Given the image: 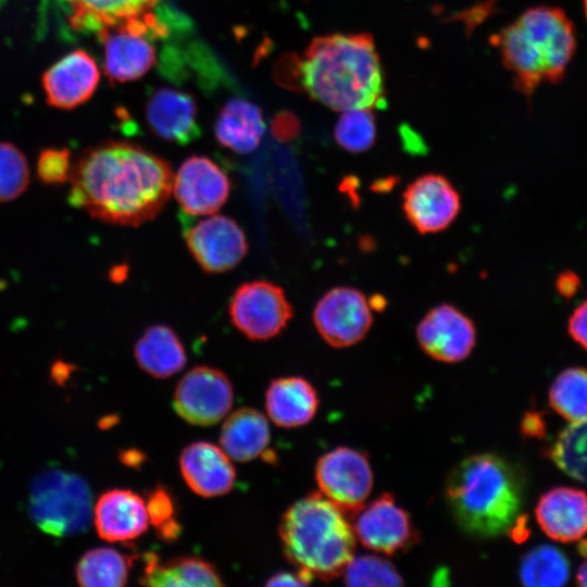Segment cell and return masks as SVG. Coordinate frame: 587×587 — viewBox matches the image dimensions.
<instances>
[{
	"label": "cell",
	"instance_id": "ab89813d",
	"mask_svg": "<svg viewBox=\"0 0 587 587\" xmlns=\"http://www.w3.org/2000/svg\"><path fill=\"white\" fill-rule=\"evenodd\" d=\"M312 576L301 570H298L296 573L291 572H279L271 576L266 586H307L312 580Z\"/></svg>",
	"mask_w": 587,
	"mask_h": 587
},
{
	"label": "cell",
	"instance_id": "d6a6232c",
	"mask_svg": "<svg viewBox=\"0 0 587 587\" xmlns=\"http://www.w3.org/2000/svg\"><path fill=\"white\" fill-rule=\"evenodd\" d=\"M348 586L391 587L403 585V578L386 559L377 555L352 558L342 572Z\"/></svg>",
	"mask_w": 587,
	"mask_h": 587
},
{
	"label": "cell",
	"instance_id": "9a60e30c",
	"mask_svg": "<svg viewBox=\"0 0 587 587\" xmlns=\"http://www.w3.org/2000/svg\"><path fill=\"white\" fill-rule=\"evenodd\" d=\"M354 514V535L370 550L390 555L409 548L417 539L410 515L390 494L378 496Z\"/></svg>",
	"mask_w": 587,
	"mask_h": 587
},
{
	"label": "cell",
	"instance_id": "836d02e7",
	"mask_svg": "<svg viewBox=\"0 0 587 587\" xmlns=\"http://www.w3.org/2000/svg\"><path fill=\"white\" fill-rule=\"evenodd\" d=\"M29 180V166L24 153L13 143L0 141V203L22 196Z\"/></svg>",
	"mask_w": 587,
	"mask_h": 587
},
{
	"label": "cell",
	"instance_id": "4fadbf2b",
	"mask_svg": "<svg viewBox=\"0 0 587 587\" xmlns=\"http://www.w3.org/2000/svg\"><path fill=\"white\" fill-rule=\"evenodd\" d=\"M188 250L200 267L211 274L234 268L248 252L243 229L232 217L215 214L185 229Z\"/></svg>",
	"mask_w": 587,
	"mask_h": 587
},
{
	"label": "cell",
	"instance_id": "1f68e13d",
	"mask_svg": "<svg viewBox=\"0 0 587 587\" xmlns=\"http://www.w3.org/2000/svg\"><path fill=\"white\" fill-rule=\"evenodd\" d=\"M334 137L348 152L360 153L369 150L376 138V123L371 109L341 111L334 127Z\"/></svg>",
	"mask_w": 587,
	"mask_h": 587
},
{
	"label": "cell",
	"instance_id": "e575fe53",
	"mask_svg": "<svg viewBox=\"0 0 587 587\" xmlns=\"http://www.w3.org/2000/svg\"><path fill=\"white\" fill-rule=\"evenodd\" d=\"M146 501L149 523L155 528L158 536L165 541L175 540L182 527L175 516L174 500L170 492L158 486L149 491Z\"/></svg>",
	"mask_w": 587,
	"mask_h": 587
},
{
	"label": "cell",
	"instance_id": "9c48e42d",
	"mask_svg": "<svg viewBox=\"0 0 587 587\" xmlns=\"http://www.w3.org/2000/svg\"><path fill=\"white\" fill-rule=\"evenodd\" d=\"M313 323L321 337L332 347H350L361 341L371 329L372 305L357 288L334 287L316 302Z\"/></svg>",
	"mask_w": 587,
	"mask_h": 587
},
{
	"label": "cell",
	"instance_id": "f1b7e54d",
	"mask_svg": "<svg viewBox=\"0 0 587 587\" xmlns=\"http://www.w3.org/2000/svg\"><path fill=\"white\" fill-rule=\"evenodd\" d=\"M519 574L526 586H563L570 577V563L559 548L540 545L523 557Z\"/></svg>",
	"mask_w": 587,
	"mask_h": 587
},
{
	"label": "cell",
	"instance_id": "bcb514c9",
	"mask_svg": "<svg viewBox=\"0 0 587 587\" xmlns=\"http://www.w3.org/2000/svg\"><path fill=\"white\" fill-rule=\"evenodd\" d=\"M579 553L584 557H587V540L580 542L579 545Z\"/></svg>",
	"mask_w": 587,
	"mask_h": 587
},
{
	"label": "cell",
	"instance_id": "ba28073f",
	"mask_svg": "<svg viewBox=\"0 0 587 587\" xmlns=\"http://www.w3.org/2000/svg\"><path fill=\"white\" fill-rule=\"evenodd\" d=\"M315 479L327 499L346 514L357 513L371 494L373 472L362 451L337 447L320 458Z\"/></svg>",
	"mask_w": 587,
	"mask_h": 587
},
{
	"label": "cell",
	"instance_id": "52a82bcc",
	"mask_svg": "<svg viewBox=\"0 0 587 587\" xmlns=\"http://www.w3.org/2000/svg\"><path fill=\"white\" fill-rule=\"evenodd\" d=\"M228 314L233 325L252 340H267L280 334L294 316L284 289L258 279L241 284L234 292Z\"/></svg>",
	"mask_w": 587,
	"mask_h": 587
},
{
	"label": "cell",
	"instance_id": "4316f807",
	"mask_svg": "<svg viewBox=\"0 0 587 587\" xmlns=\"http://www.w3.org/2000/svg\"><path fill=\"white\" fill-rule=\"evenodd\" d=\"M270 438V427L264 414L252 408H240L225 420L221 428L220 444L230 459L248 462L266 450Z\"/></svg>",
	"mask_w": 587,
	"mask_h": 587
},
{
	"label": "cell",
	"instance_id": "b9f144b4",
	"mask_svg": "<svg viewBox=\"0 0 587 587\" xmlns=\"http://www.w3.org/2000/svg\"><path fill=\"white\" fill-rule=\"evenodd\" d=\"M73 366L65 362H57L52 366L51 375L58 384H63L67 379Z\"/></svg>",
	"mask_w": 587,
	"mask_h": 587
},
{
	"label": "cell",
	"instance_id": "83f0119b",
	"mask_svg": "<svg viewBox=\"0 0 587 587\" xmlns=\"http://www.w3.org/2000/svg\"><path fill=\"white\" fill-rule=\"evenodd\" d=\"M133 558L110 547L84 553L75 567L77 583L85 587H121L128 579Z\"/></svg>",
	"mask_w": 587,
	"mask_h": 587
},
{
	"label": "cell",
	"instance_id": "d6986e66",
	"mask_svg": "<svg viewBox=\"0 0 587 587\" xmlns=\"http://www.w3.org/2000/svg\"><path fill=\"white\" fill-rule=\"evenodd\" d=\"M146 120L151 132L177 145H187L200 136L198 105L188 92L159 88L147 101Z\"/></svg>",
	"mask_w": 587,
	"mask_h": 587
},
{
	"label": "cell",
	"instance_id": "ac0fdd59",
	"mask_svg": "<svg viewBox=\"0 0 587 587\" xmlns=\"http://www.w3.org/2000/svg\"><path fill=\"white\" fill-rule=\"evenodd\" d=\"M104 49V73L111 83H127L142 77L157 62L154 39L125 26L97 33Z\"/></svg>",
	"mask_w": 587,
	"mask_h": 587
},
{
	"label": "cell",
	"instance_id": "7c38bea8",
	"mask_svg": "<svg viewBox=\"0 0 587 587\" xmlns=\"http://www.w3.org/2000/svg\"><path fill=\"white\" fill-rule=\"evenodd\" d=\"M461 210L460 193L445 176L427 173L412 180L402 193V211L420 234L447 229Z\"/></svg>",
	"mask_w": 587,
	"mask_h": 587
},
{
	"label": "cell",
	"instance_id": "60d3db41",
	"mask_svg": "<svg viewBox=\"0 0 587 587\" xmlns=\"http://www.w3.org/2000/svg\"><path fill=\"white\" fill-rule=\"evenodd\" d=\"M523 432L528 436H540L544 432V423L538 414H527L522 424Z\"/></svg>",
	"mask_w": 587,
	"mask_h": 587
},
{
	"label": "cell",
	"instance_id": "74e56055",
	"mask_svg": "<svg viewBox=\"0 0 587 587\" xmlns=\"http://www.w3.org/2000/svg\"><path fill=\"white\" fill-rule=\"evenodd\" d=\"M554 287L559 296L569 300L577 295L582 288V280L574 271L564 270L557 275Z\"/></svg>",
	"mask_w": 587,
	"mask_h": 587
},
{
	"label": "cell",
	"instance_id": "8fae6325",
	"mask_svg": "<svg viewBox=\"0 0 587 587\" xmlns=\"http://www.w3.org/2000/svg\"><path fill=\"white\" fill-rule=\"evenodd\" d=\"M71 27L98 33L104 28L135 24L158 39L168 35L167 23L158 13L162 0H62Z\"/></svg>",
	"mask_w": 587,
	"mask_h": 587
},
{
	"label": "cell",
	"instance_id": "f546056e",
	"mask_svg": "<svg viewBox=\"0 0 587 587\" xmlns=\"http://www.w3.org/2000/svg\"><path fill=\"white\" fill-rule=\"evenodd\" d=\"M549 402L571 423L587 420V369L575 366L562 371L550 387Z\"/></svg>",
	"mask_w": 587,
	"mask_h": 587
},
{
	"label": "cell",
	"instance_id": "7bdbcfd3",
	"mask_svg": "<svg viewBox=\"0 0 587 587\" xmlns=\"http://www.w3.org/2000/svg\"><path fill=\"white\" fill-rule=\"evenodd\" d=\"M143 455L137 450H126L121 454V460L124 464L134 466L140 464Z\"/></svg>",
	"mask_w": 587,
	"mask_h": 587
},
{
	"label": "cell",
	"instance_id": "d590c367",
	"mask_svg": "<svg viewBox=\"0 0 587 587\" xmlns=\"http://www.w3.org/2000/svg\"><path fill=\"white\" fill-rule=\"evenodd\" d=\"M72 167L68 149L46 148L38 155L36 172L43 184L60 185L70 180Z\"/></svg>",
	"mask_w": 587,
	"mask_h": 587
},
{
	"label": "cell",
	"instance_id": "277c9868",
	"mask_svg": "<svg viewBox=\"0 0 587 587\" xmlns=\"http://www.w3.org/2000/svg\"><path fill=\"white\" fill-rule=\"evenodd\" d=\"M496 43L517 88L530 97L539 86L563 79L577 42L574 25L563 10L538 5L502 29Z\"/></svg>",
	"mask_w": 587,
	"mask_h": 587
},
{
	"label": "cell",
	"instance_id": "8d00e7d4",
	"mask_svg": "<svg viewBox=\"0 0 587 587\" xmlns=\"http://www.w3.org/2000/svg\"><path fill=\"white\" fill-rule=\"evenodd\" d=\"M570 337L587 351V299L574 308L566 323Z\"/></svg>",
	"mask_w": 587,
	"mask_h": 587
},
{
	"label": "cell",
	"instance_id": "f35d334b",
	"mask_svg": "<svg viewBox=\"0 0 587 587\" xmlns=\"http://www.w3.org/2000/svg\"><path fill=\"white\" fill-rule=\"evenodd\" d=\"M297 120L289 113L278 114L272 123V133L277 140L289 141L295 138L298 132Z\"/></svg>",
	"mask_w": 587,
	"mask_h": 587
},
{
	"label": "cell",
	"instance_id": "ffe728a7",
	"mask_svg": "<svg viewBox=\"0 0 587 587\" xmlns=\"http://www.w3.org/2000/svg\"><path fill=\"white\" fill-rule=\"evenodd\" d=\"M93 523L100 538L126 542L141 536L149 526L145 499L129 489L103 492L93 508Z\"/></svg>",
	"mask_w": 587,
	"mask_h": 587
},
{
	"label": "cell",
	"instance_id": "f6af8a7d",
	"mask_svg": "<svg viewBox=\"0 0 587 587\" xmlns=\"http://www.w3.org/2000/svg\"><path fill=\"white\" fill-rule=\"evenodd\" d=\"M124 276H126L124 266H115L110 271V278L112 282H122Z\"/></svg>",
	"mask_w": 587,
	"mask_h": 587
},
{
	"label": "cell",
	"instance_id": "e0dca14e",
	"mask_svg": "<svg viewBox=\"0 0 587 587\" xmlns=\"http://www.w3.org/2000/svg\"><path fill=\"white\" fill-rule=\"evenodd\" d=\"M99 80L96 60L85 50H74L50 66L41 82L49 105L71 110L93 95Z\"/></svg>",
	"mask_w": 587,
	"mask_h": 587
},
{
	"label": "cell",
	"instance_id": "603a6c76",
	"mask_svg": "<svg viewBox=\"0 0 587 587\" xmlns=\"http://www.w3.org/2000/svg\"><path fill=\"white\" fill-rule=\"evenodd\" d=\"M319 407V395L303 377L273 379L265 394V409L274 424L284 428L308 424Z\"/></svg>",
	"mask_w": 587,
	"mask_h": 587
},
{
	"label": "cell",
	"instance_id": "4dcf8cb0",
	"mask_svg": "<svg viewBox=\"0 0 587 587\" xmlns=\"http://www.w3.org/2000/svg\"><path fill=\"white\" fill-rule=\"evenodd\" d=\"M550 457L565 474L587 486V420L566 426L552 445Z\"/></svg>",
	"mask_w": 587,
	"mask_h": 587
},
{
	"label": "cell",
	"instance_id": "5b68a950",
	"mask_svg": "<svg viewBox=\"0 0 587 587\" xmlns=\"http://www.w3.org/2000/svg\"><path fill=\"white\" fill-rule=\"evenodd\" d=\"M278 533L286 558L313 578L330 580L342 575L354 557L353 527L346 513L321 492L291 504Z\"/></svg>",
	"mask_w": 587,
	"mask_h": 587
},
{
	"label": "cell",
	"instance_id": "ee69618b",
	"mask_svg": "<svg viewBox=\"0 0 587 587\" xmlns=\"http://www.w3.org/2000/svg\"><path fill=\"white\" fill-rule=\"evenodd\" d=\"M576 580L579 586L587 587V561L578 567Z\"/></svg>",
	"mask_w": 587,
	"mask_h": 587
},
{
	"label": "cell",
	"instance_id": "7402d4cb",
	"mask_svg": "<svg viewBox=\"0 0 587 587\" xmlns=\"http://www.w3.org/2000/svg\"><path fill=\"white\" fill-rule=\"evenodd\" d=\"M538 525L553 540L573 542L587 534V494L573 487L545 492L535 509Z\"/></svg>",
	"mask_w": 587,
	"mask_h": 587
},
{
	"label": "cell",
	"instance_id": "3957f363",
	"mask_svg": "<svg viewBox=\"0 0 587 587\" xmlns=\"http://www.w3.org/2000/svg\"><path fill=\"white\" fill-rule=\"evenodd\" d=\"M446 497L459 526L490 538L512 530L522 508V483L514 469L491 453L463 459L447 478Z\"/></svg>",
	"mask_w": 587,
	"mask_h": 587
},
{
	"label": "cell",
	"instance_id": "484cf974",
	"mask_svg": "<svg viewBox=\"0 0 587 587\" xmlns=\"http://www.w3.org/2000/svg\"><path fill=\"white\" fill-rule=\"evenodd\" d=\"M138 366L154 378H167L184 369L185 347L176 332L167 325L148 327L134 347Z\"/></svg>",
	"mask_w": 587,
	"mask_h": 587
},
{
	"label": "cell",
	"instance_id": "cb8c5ba5",
	"mask_svg": "<svg viewBox=\"0 0 587 587\" xmlns=\"http://www.w3.org/2000/svg\"><path fill=\"white\" fill-rule=\"evenodd\" d=\"M139 583L155 587L223 586L215 566L198 557H177L161 561L154 553L143 555Z\"/></svg>",
	"mask_w": 587,
	"mask_h": 587
},
{
	"label": "cell",
	"instance_id": "7a4b0ae2",
	"mask_svg": "<svg viewBox=\"0 0 587 587\" xmlns=\"http://www.w3.org/2000/svg\"><path fill=\"white\" fill-rule=\"evenodd\" d=\"M295 65L297 84L333 110L372 109L383 99L380 62L365 35L315 38Z\"/></svg>",
	"mask_w": 587,
	"mask_h": 587
},
{
	"label": "cell",
	"instance_id": "6da1fadb",
	"mask_svg": "<svg viewBox=\"0 0 587 587\" xmlns=\"http://www.w3.org/2000/svg\"><path fill=\"white\" fill-rule=\"evenodd\" d=\"M173 179L170 164L159 155L132 142L105 141L73 164L68 202L95 220L136 227L162 211Z\"/></svg>",
	"mask_w": 587,
	"mask_h": 587
},
{
	"label": "cell",
	"instance_id": "30bf717a",
	"mask_svg": "<svg viewBox=\"0 0 587 587\" xmlns=\"http://www.w3.org/2000/svg\"><path fill=\"white\" fill-rule=\"evenodd\" d=\"M233 385L227 375L212 366L199 365L177 383L173 397L175 412L186 422L209 426L220 422L232 409Z\"/></svg>",
	"mask_w": 587,
	"mask_h": 587
},
{
	"label": "cell",
	"instance_id": "8992f818",
	"mask_svg": "<svg viewBox=\"0 0 587 587\" xmlns=\"http://www.w3.org/2000/svg\"><path fill=\"white\" fill-rule=\"evenodd\" d=\"M30 512L47 533L57 536L77 533L90 519V490L78 476L49 473L34 485Z\"/></svg>",
	"mask_w": 587,
	"mask_h": 587
},
{
	"label": "cell",
	"instance_id": "d4e9b609",
	"mask_svg": "<svg viewBox=\"0 0 587 587\" xmlns=\"http://www.w3.org/2000/svg\"><path fill=\"white\" fill-rule=\"evenodd\" d=\"M265 132L262 110L245 99H232L220 110L214 135L217 142L236 153L252 152Z\"/></svg>",
	"mask_w": 587,
	"mask_h": 587
},
{
	"label": "cell",
	"instance_id": "44dd1931",
	"mask_svg": "<svg viewBox=\"0 0 587 587\" xmlns=\"http://www.w3.org/2000/svg\"><path fill=\"white\" fill-rule=\"evenodd\" d=\"M179 469L188 487L204 498L229 492L236 478L230 458L222 448L208 441L185 447L179 455Z\"/></svg>",
	"mask_w": 587,
	"mask_h": 587
},
{
	"label": "cell",
	"instance_id": "7dc6e473",
	"mask_svg": "<svg viewBox=\"0 0 587 587\" xmlns=\"http://www.w3.org/2000/svg\"><path fill=\"white\" fill-rule=\"evenodd\" d=\"M583 2H584L585 16H586V20H587V0H583Z\"/></svg>",
	"mask_w": 587,
	"mask_h": 587
},
{
	"label": "cell",
	"instance_id": "5bb4252c",
	"mask_svg": "<svg viewBox=\"0 0 587 587\" xmlns=\"http://www.w3.org/2000/svg\"><path fill=\"white\" fill-rule=\"evenodd\" d=\"M421 349L432 359L455 363L466 359L476 345L472 319L450 303H441L421 319L416 326Z\"/></svg>",
	"mask_w": 587,
	"mask_h": 587
},
{
	"label": "cell",
	"instance_id": "2e32d148",
	"mask_svg": "<svg viewBox=\"0 0 587 587\" xmlns=\"http://www.w3.org/2000/svg\"><path fill=\"white\" fill-rule=\"evenodd\" d=\"M173 192L184 213L192 216L211 215L226 202L230 180L212 159L191 155L174 175Z\"/></svg>",
	"mask_w": 587,
	"mask_h": 587
}]
</instances>
